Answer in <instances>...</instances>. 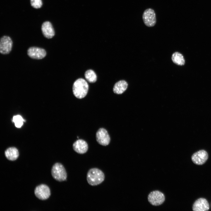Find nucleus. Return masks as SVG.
Returning <instances> with one entry per match:
<instances>
[{"label":"nucleus","mask_w":211,"mask_h":211,"mask_svg":"<svg viewBox=\"0 0 211 211\" xmlns=\"http://www.w3.org/2000/svg\"><path fill=\"white\" fill-rule=\"evenodd\" d=\"M89 85L86 81L82 78L77 79L74 83L72 90L74 96L77 98L81 99L87 95Z\"/></svg>","instance_id":"nucleus-1"},{"label":"nucleus","mask_w":211,"mask_h":211,"mask_svg":"<svg viewBox=\"0 0 211 211\" xmlns=\"http://www.w3.org/2000/svg\"><path fill=\"white\" fill-rule=\"evenodd\" d=\"M105 179L103 172L97 168L90 169L87 173V180L88 183L92 186H95L102 183Z\"/></svg>","instance_id":"nucleus-2"},{"label":"nucleus","mask_w":211,"mask_h":211,"mask_svg":"<svg viewBox=\"0 0 211 211\" xmlns=\"http://www.w3.org/2000/svg\"><path fill=\"white\" fill-rule=\"evenodd\" d=\"M51 173L53 178L59 182L66 180L67 178V173L65 168L62 164L59 163H57L53 165Z\"/></svg>","instance_id":"nucleus-3"},{"label":"nucleus","mask_w":211,"mask_h":211,"mask_svg":"<svg viewBox=\"0 0 211 211\" xmlns=\"http://www.w3.org/2000/svg\"><path fill=\"white\" fill-rule=\"evenodd\" d=\"M142 19L146 26L148 27L154 26L156 22V14L154 11L150 8L146 9L143 13Z\"/></svg>","instance_id":"nucleus-4"},{"label":"nucleus","mask_w":211,"mask_h":211,"mask_svg":"<svg viewBox=\"0 0 211 211\" xmlns=\"http://www.w3.org/2000/svg\"><path fill=\"white\" fill-rule=\"evenodd\" d=\"M148 199L151 204L156 206L162 204L165 201V197L162 192L158 190H155L149 194Z\"/></svg>","instance_id":"nucleus-5"},{"label":"nucleus","mask_w":211,"mask_h":211,"mask_svg":"<svg viewBox=\"0 0 211 211\" xmlns=\"http://www.w3.org/2000/svg\"><path fill=\"white\" fill-rule=\"evenodd\" d=\"M34 193L36 196L39 199L45 200L48 199L50 195L49 187L46 185L42 184L35 188Z\"/></svg>","instance_id":"nucleus-6"},{"label":"nucleus","mask_w":211,"mask_h":211,"mask_svg":"<svg viewBox=\"0 0 211 211\" xmlns=\"http://www.w3.org/2000/svg\"><path fill=\"white\" fill-rule=\"evenodd\" d=\"M208 155L207 152L204 150H201L194 153L192 156L191 159L195 164L202 165L207 161Z\"/></svg>","instance_id":"nucleus-7"},{"label":"nucleus","mask_w":211,"mask_h":211,"mask_svg":"<svg viewBox=\"0 0 211 211\" xmlns=\"http://www.w3.org/2000/svg\"><path fill=\"white\" fill-rule=\"evenodd\" d=\"M12 44V41L9 37L3 36L0 41V53L3 54H8L11 50Z\"/></svg>","instance_id":"nucleus-8"},{"label":"nucleus","mask_w":211,"mask_h":211,"mask_svg":"<svg viewBox=\"0 0 211 211\" xmlns=\"http://www.w3.org/2000/svg\"><path fill=\"white\" fill-rule=\"evenodd\" d=\"M96 137L97 142L102 145L106 146L110 143V136L107 131L104 128H100L98 130Z\"/></svg>","instance_id":"nucleus-9"},{"label":"nucleus","mask_w":211,"mask_h":211,"mask_svg":"<svg viewBox=\"0 0 211 211\" xmlns=\"http://www.w3.org/2000/svg\"><path fill=\"white\" fill-rule=\"evenodd\" d=\"M28 55L31 58L35 59H41L46 55L45 50L41 48L33 47H30L27 50Z\"/></svg>","instance_id":"nucleus-10"},{"label":"nucleus","mask_w":211,"mask_h":211,"mask_svg":"<svg viewBox=\"0 0 211 211\" xmlns=\"http://www.w3.org/2000/svg\"><path fill=\"white\" fill-rule=\"evenodd\" d=\"M210 206L207 200L204 198L197 199L194 203L192 207L194 211H206L209 210Z\"/></svg>","instance_id":"nucleus-11"},{"label":"nucleus","mask_w":211,"mask_h":211,"mask_svg":"<svg viewBox=\"0 0 211 211\" xmlns=\"http://www.w3.org/2000/svg\"><path fill=\"white\" fill-rule=\"evenodd\" d=\"M73 147L75 152L79 154L86 153L88 149L87 142L82 139H79L75 141L73 144Z\"/></svg>","instance_id":"nucleus-12"},{"label":"nucleus","mask_w":211,"mask_h":211,"mask_svg":"<svg viewBox=\"0 0 211 211\" xmlns=\"http://www.w3.org/2000/svg\"><path fill=\"white\" fill-rule=\"evenodd\" d=\"M41 30L43 34L47 38H51L55 35L53 28L51 23L49 21H45L43 23Z\"/></svg>","instance_id":"nucleus-13"},{"label":"nucleus","mask_w":211,"mask_h":211,"mask_svg":"<svg viewBox=\"0 0 211 211\" xmlns=\"http://www.w3.org/2000/svg\"><path fill=\"white\" fill-rule=\"evenodd\" d=\"M128 84L124 80H121L116 82L113 88V91L115 94H120L122 93L127 89Z\"/></svg>","instance_id":"nucleus-14"},{"label":"nucleus","mask_w":211,"mask_h":211,"mask_svg":"<svg viewBox=\"0 0 211 211\" xmlns=\"http://www.w3.org/2000/svg\"><path fill=\"white\" fill-rule=\"evenodd\" d=\"M6 157L10 161L16 160L19 156V152L17 149L15 147H11L8 148L5 152Z\"/></svg>","instance_id":"nucleus-15"},{"label":"nucleus","mask_w":211,"mask_h":211,"mask_svg":"<svg viewBox=\"0 0 211 211\" xmlns=\"http://www.w3.org/2000/svg\"><path fill=\"white\" fill-rule=\"evenodd\" d=\"M171 59L174 63L178 65H183L185 63V60L183 56L181 54L178 52H175L173 54Z\"/></svg>","instance_id":"nucleus-16"},{"label":"nucleus","mask_w":211,"mask_h":211,"mask_svg":"<svg viewBox=\"0 0 211 211\" xmlns=\"http://www.w3.org/2000/svg\"><path fill=\"white\" fill-rule=\"evenodd\" d=\"M84 76L86 80L90 83H94L96 81V75L95 72L92 70H87L85 73Z\"/></svg>","instance_id":"nucleus-17"},{"label":"nucleus","mask_w":211,"mask_h":211,"mask_svg":"<svg viewBox=\"0 0 211 211\" xmlns=\"http://www.w3.org/2000/svg\"><path fill=\"white\" fill-rule=\"evenodd\" d=\"M13 121L16 127L20 128L23 125L24 120L21 115H17L13 117Z\"/></svg>","instance_id":"nucleus-18"},{"label":"nucleus","mask_w":211,"mask_h":211,"mask_svg":"<svg viewBox=\"0 0 211 211\" xmlns=\"http://www.w3.org/2000/svg\"><path fill=\"white\" fill-rule=\"evenodd\" d=\"M30 3L32 6L35 8H39L42 5V0H30Z\"/></svg>","instance_id":"nucleus-19"}]
</instances>
